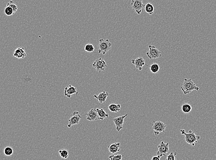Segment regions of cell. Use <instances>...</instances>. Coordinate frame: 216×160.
<instances>
[{"label": "cell", "mask_w": 216, "mask_h": 160, "mask_svg": "<svg viewBox=\"0 0 216 160\" xmlns=\"http://www.w3.org/2000/svg\"><path fill=\"white\" fill-rule=\"evenodd\" d=\"M161 158V156L159 155L155 156L152 158V160H159Z\"/></svg>", "instance_id": "f1b7e54d"}, {"label": "cell", "mask_w": 216, "mask_h": 160, "mask_svg": "<svg viewBox=\"0 0 216 160\" xmlns=\"http://www.w3.org/2000/svg\"><path fill=\"white\" fill-rule=\"evenodd\" d=\"M82 117L79 114L78 111H75L73 113V115L68 120V124L67 127L70 128L73 126L79 124L80 121L82 119Z\"/></svg>", "instance_id": "52a82bcc"}, {"label": "cell", "mask_w": 216, "mask_h": 160, "mask_svg": "<svg viewBox=\"0 0 216 160\" xmlns=\"http://www.w3.org/2000/svg\"><path fill=\"white\" fill-rule=\"evenodd\" d=\"M60 156L63 159H67L69 156V153L67 150H61L59 151Z\"/></svg>", "instance_id": "603a6c76"}, {"label": "cell", "mask_w": 216, "mask_h": 160, "mask_svg": "<svg viewBox=\"0 0 216 160\" xmlns=\"http://www.w3.org/2000/svg\"><path fill=\"white\" fill-rule=\"evenodd\" d=\"M180 132L182 135L185 136V140L187 143L192 146H194L200 139V136L196 135L192 130H189L188 132H186L184 129H181Z\"/></svg>", "instance_id": "6da1fadb"}, {"label": "cell", "mask_w": 216, "mask_h": 160, "mask_svg": "<svg viewBox=\"0 0 216 160\" xmlns=\"http://www.w3.org/2000/svg\"><path fill=\"white\" fill-rule=\"evenodd\" d=\"M93 68L99 73L104 71L107 67V63L104 60L100 58L96 59L92 64Z\"/></svg>", "instance_id": "8992f818"}, {"label": "cell", "mask_w": 216, "mask_h": 160, "mask_svg": "<svg viewBox=\"0 0 216 160\" xmlns=\"http://www.w3.org/2000/svg\"><path fill=\"white\" fill-rule=\"evenodd\" d=\"M123 156L121 154L117 155H111L109 156V158L111 160H121L122 159Z\"/></svg>", "instance_id": "83f0119b"}, {"label": "cell", "mask_w": 216, "mask_h": 160, "mask_svg": "<svg viewBox=\"0 0 216 160\" xmlns=\"http://www.w3.org/2000/svg\"><path fill=\"white\" fill-rule=\"evenodd\" d=\"M87 116V120L93 121L97 120H99L98 115L96 108H92L87 112L86 114Z\"/></svg>", "instance_id": "4fadbf2b"}, {"label": "cell", "mask_w": 216, "mask_h": 160, "mask_svg": "<svg viewBox=\"0 0 216 160\" xmlns=\"http://www.w3.org/2000/svg\"><path fill=\"white\" fill-rule=\"evenodd\" d=\"M166 125L164 122L160 121H156L154 120L152 125V129L156 136L159 135L160 133L165 132Z\"/></svg>", "instance_id": "5b68a950"}, {"label": "cell", "mask_w": 216, "mask_h": 160, "mask_svg": "<svg viewBox=\"0 0 216 160\" xmlns=\"http://www.w3.org/2000/svg\"><path fill=\"white\" fill-rule=\"evenodd\" d=\"M96 109L97 112L99 120H103L105 119L106 118H108V114L104 111V110L103 108H96Z\"/></svg>", "instance_id": "e0dca14e"}, {"label": "cell", "mask_w": 216, "mask_h": 160, "mask_svg": "<svg viewBox=\"0 0 216 160\" xmlns=\"http://www.w3.org/2000/svg\"><path fill=\"white\" fill-rule=\"evenodd\" d=\"M192 109V108L190 104L188 103H184L182 106V112L185 114H188L191 112Z\"/></svg>", "instance_id": "ffe728a7"}, {"label": "cell", "mask_w": 216, "mask_h": 160, "mask_svg": "<svg viewBox=\"0 0 216 160\" xmlns=\"http://www.w3.org/2000/svg\"><path fill=\"white\" fill-rule=\"evenodd\" d=\"M27 54L25 52V48L24 47L18 48L15 49L13 54V56L18 59H24L26 57Z\"/></svg>", "instance_id": "9a60e30c"}, {"label": "cell", "mask_w": 216, "mask_h": 160, "mask_svg": "<svg viewBox=\"0 0 216 160\" xmlns=\"http://www.w3.org/2000/svg\"><path fill=\"white\" fill-rule=\"evenodd\" d=\"M121 107V106L120 104H114V103H113V104H110L108 108L109 110L112 113H118L120 110Z\"/></svg>", "instance_id": "ac0fdd59"}, {"label": "cell", "mask_w": 216, "mask_h": 160, "mask_svg": "<svg viewBox=\"0 0 216 160\" xmlns=\"http://www.w3.org/2000/svg\"><path fill=\"white\" fill-rule=\"evenodd\" d=\"M132 62L135 68L138 69L139 71H141L143 69V67L145 65V61L143 57H138L137 59L132 60Z\"/></svg>", "instance_id": "7c38bea8"}, {"label": "cell", "mask_w": 216, "mask_h": 160, "mask_svg": "<svg viewBox=\"0 0 216 160\" xmlns=\"http://www.w3.org/2000/svg\"><path fill=\"white\" fill-rule=\"evenodd\" d=\"M181 89L185 95H187L194 90L199 91L200 89V88L196 86L191 79H185L183 84L182 86L181 87Z\"/></svg>", "instance_id": "7a4b0ae2"}, {"label": "cell", "mask_w": 216, "mask_h": 160, "mask_svg": "<svg viewBox=\"0 0 216 160\" xmlns=\"http://www.w3.org/2000/svg\"><path fill=\"white\" fill-rule=\"evenodd\" d=\"M145 10L146 12L149 15H152L154 13V7L153 5L151 3H148L145 5Z\"/></svg>", "instance_id": "d6986e66"}, {"label": "cell", "mask_w": 216, "mask_h": 160, "mask_svg": "<svg viewBox=\"0 0 216 160\" xmlns=\"http://www.w3.org/2000/svg\"><path fill=\"white\" fill-rule=\"evenodd\" d=\"M145 5L143 3V0H132L131 3L132 9L139 15L141 13Z\"/></svg>", "instance_id": "ba28073f"}, {"label": "cell", "mask_w": 216, "mask_h": 160, "mask_svg": "<svg viewBox=\"0 0 216 160\" xmlns=\"http://www.w3.org/2000/svg\"><path fill=\"white\" fill-rule=\"evenodd\" d=\"M176 155H177V152H176L173 153V152H171L167 156L166 160H175L176 159Z\"/></svg>", "instance_id": "4316f807"}, {"label": "cell", "mask_w": 216, "mask_h": 160, "mask_svg": "<svg viewBox=\"0 0 216 160\" xmlns=\"http://www.w3.org/2000/svg\"><path fill=\"white\" fill-rule=\"evenodd\" d=\"M7 6L12 7V9H13L14 14L16 13V12H17V10H18V6H17V5L15 4V2L13 1H9V2H8V3H7Z\"/></svg>", "instance_id": "d4e9b609"}, {"label": "cell", "mask_w": 216, "mask_h": 160, "mask_svg": "<svg viewBox=\"0 0 216 160\" xmlns=\"http://www.w3.org/2000/svg\"><path fill=\"white\" fill-rule=\"evenodd\" d=\"M120 142H117V143H115L109 145L108 147V149L109 151L112 154H116L120 152Z\"/></svg>", "instance_id": "2e32d148"}, {"label": "cell", "mask_w": 216, "mask_h": 160, "mask_svg": "<svg viewBox=\"0 0 216 160\" xmlns=\"http://www.w3.org/2000/svg\"><path fill=\"white\" fill-rule=\"evenodd\" d=\"M84 50L86 52H92L95 50V47L93 44L89 43L85 46Z\"/></svg>", "instance_id": "484cf974"}, {"label": "cell", "mask_w": 216, "mask_h": 160, "mask_svg": "<svg viewBox=\"0 0 216 160\" xmlns=\"http://www.w3.org/2000/svg\"><path fill=\"white\" fill-rule=\"evenodd\" d=\"M4 13L7 16H10L14 14L13 13V9H12V7L9 6H7L4 9Z\"/></svg>", "instance_id": "cb8c5ba5"}, {"label": "cell", "mask_w": 216, "mask_h": 160, "mask_svg": "<svg viewBox=\"0 0 216 160\" xmlns=\"http://www.w3.org/2000/svg\"><path fill=\"white\" fill-rule=\"evenodd\" d=\"M112 48V44L109 39L101 38L99 39L98 44V53L105 55Z\"/></svg>", "instance_id": "3957f363"}, {"label": "cell", "mask_w": 216, "mask_h": 160, "mask_svg": "<svg viewBox=\"0 0 216 160\" xmlns=\"http://www.w3.org/2000/svg\"><path fill=\"white\" fill-rule=\"evenodd\" d=\"M150 70L151 72L153 73H157L159 72V65L157 63H154L152 64L150 66H149Z\"/></svg>", "instance_id": "44dd1931"}, {"label": "cell", "mask_w": 216, "mask_h": 160, "mask_svg": "<svg viewBox=\"0 0 216 160\" xmlns=\"http://www.w3.org/2000/svg\"><path fill=\"white\" fill-rule=\"evenodd\" d=\"M108 96L109 93L108 91H103L99 93L98 95H93V97L96 98L99 103L102 104L106 102V100Z\"/></svg>", "instance_id": "5bb4252c"}, {"label": "cell", "mask_w": 216, "mask_h": 160, "mask_svg": "<svg viewBox=\"0 0 216 160\" xmlns=\"http://www.w3.org/2000/svg\"><path fill=\"white\" fill-rule=\"evenodd\" d=\"M149 51L146 53V55L150 60H156L161 57L162 52L159 51L155 46L149 45Z\"/></svg>", "instance_id": "277c9868"}, {"label": "cell", "mask_w": 216, "mask_h": 160, "mask_svg": "<svg viewBox=\"0 0 216 160\" xmlns=\"http://www.w3.org/2000/svg\"><path fill=\"white\" fill-rule=\"evenodd\" d=\"M158 148L157 155H159L161 157L165 156L169 151V143H164V141H162L158 146Z\"/></svg>", "instance_id": "9c48e42d"}, {"label": "cell", "mask_w": 216, "mask_h": 160, "mask_svg": "<svg viewBox=\"0 0 216 160\" xmlns=\"http://www.w3.org/2000/svg\"><path fill=\"white\" fill-rule=\"evenodd\" d=\"M13 153V149L10 146L6 147L4 150V154L6 156H11Z\"/></svg>", "instance_id": "7402d4cb"}, {"label": "cell", "mask_w": 216, "mask_h": 160, "mask_svg": "<svg viewBox=\"0 0 216 160\" xmlns=\"http://www.w3.org/2000/svg\"><path fill=\"white\" fill-rule=\"evenodd\" d=\"M128 116V114L119 116L113 119V121L114 123L116 126V129L117 131L120 132L121 130L123 128V125L124 123V120L125 118Z\"/></svg>", "instance_id": "30bf717a"}, {"label": "cell", "mask_w": 216, "mask_h": 160, "mask_svg": "<svg viewBox=\"0 0 216 160\" xmlns=\"http://www.w3.org/2000/svg\"><path fill=\"white\" fill-rule=\"evenodd\" d=\"M64 93V95L67 96V98H70L73 95H77L78 94L77 88L71 84L68 86L65 87Z\"/></svg>", "instance_id": "8fae6325"}]
</instances>
